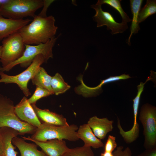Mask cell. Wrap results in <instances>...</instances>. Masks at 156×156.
Wrapping results in <instances>:
<instances>
[{"label": "cell", "mask_w": 156, "mask_h": 156, "mask_svg": "<svg viewBox=\"0 0 156 156\" xmlns=\"http://www.w3.org/2000/svg\"><path fill=\"white\" fill-rule=\"evenodd\" d=\"M47 8L43 6L40 13L35 15L30 23L18 31L25 44L45 43L55 37L57 27L55 25L54 17L52 15L47 16Z\"/></svg>", "instance_id": "obj_1"}, {"label": "cell", "mask_w": 156, "mask_h": 156, "mask_svg": "<svg viewBox=\"0 0 156 156\" xmlns=\"http://www.w3.org/2000/svg\"><path fill=\"white\" fill-rule=\"evenodd\" d=\"M14 107L12 101L0 94V128H11L20 135L33 134L36 128L21 120L15 112Z\"/></svg>", "instance_id": "obj_2"}, {"label": "cell", "mask_w": 156, "mask_h": 156, "mask_svg": "<svg viewBox=\"0 0 156 156\" xmlns=\"http://www.w3.org/2000/svg\"><path fill=\"white\" fill-rule=\"evenodd\" d=\"M44 0H6L0 7V14L8 18L20 20L30 16L34 18L35 13L43 6Z\"/></svg>", "instance_id": "obj_3"}, {"label": "cell", "mask_w": 156, "mask_h": 156, "mask_svg": "<svg viewBox=\"0 0 156 156\" xmlns=\"http://www.w3.org/2000/svg\"><path fill=\"white\" fill-rule=\"evenodd\" d=\"M78 128L75 124L58 126L42 123L30 137L34 140L40 142L54 139H65L75 142L79 139L77 135Z\"/></svg>", "instance_id": "obj_4"}, {"label": "cell", "mask_w": 156, "mask_h": 156, "mask_svg": "<svg viewBox=\"0 0 156 156\" xmlns=\"http://www.w3.org/2000/svg\"><path fill=\"white\" fill-rule=\"evenodd\" d=\"M57 38L55 37L45 43L33 45L25 44V49L21 57L8 66L0 67V71H8L14 67L20 64L22 67H28L32 63L35 57L38 55L42 54L44 56L45 62L50 58L53 57L52 49Z\"/></svg>", "instance_id": "obj_5"}, {"label": "cell", "mask_w": 156, "mask_h": 156, "mask_svg": "<svg viewBox=\"0 0 156 156\" xmlns=\"http://www.w3.org/2000/svg\"><path fill=\"white\" fill-rule=\"evenodd\" d=\"M139 120L143 128V146L145 149L156 148V107L148 103L142 107Z\"/></svg>", "instance_id": "obj_6"}, {"label": "cell", "mask_w": 156, "mask_h": 156, "mask_svg": "<svg viewBox=\"0 0 156 156\" xmlns=\"http://www.w3.org/2000/svg\"><path fill=\"white\" fill-rule=\"evenodd\" d=\"M45 60L42 54L38 55L32 63L23 71L15 75H9L0 71V83L5 84L15 83L17 84L26 96L31 94L27 87L28 82L37 73L40 66Z\"/></svg>", "instance_id": "obj_7"}, {"label": "cell", "mask_w": 156, "mask_h": 156, "mask_svg": "<svg viewBox=\"0 0 156 156\" xmlns=\"http://www.w3.org/2000/svg\"><path fill=\"white\" fill-rule=\"evenodd\" d=\"M2 51L0 61L2 67L16 61L22 55L25 44L20 34L17 32L9 35L2 41Z\"/></svg>", "instance_id": "obj_8"}, {"label": "cell", "mask_w": 156, "mask_h": 156, "mask_svg": "<svg viewBox=\"0 0 156 156\" xmlns=\"http://www.w3.org/2000/svg\"><path fill=\"white\" fill-rule=\"evenodd\" d=\"M91 6L96 12L93 18L97 22V27L106 25L107 30H111V34L112 35L123 33L128 28L127 24L116 22L110 13L103 10L101 5L96 3Z\"/></svg>", "instance_id": "obj_9"}, {"label": "cell", "mask_w": 156, "mask_h": 156, "mask_svg": "<svg viewBox=\"0 0 156 156\" xmlns=\"http://www.w3.org/2000/svg\"><path fill=\"white\" fill-rule=\"evenodd\" d=\"M21 137L25 140H29L35 143L47 156H63L69 148L64 140L54 139L40 142L34 140L29 136Z\"/></svg>", "instance_id": "obj_10"}, {"label": "cell", "mask_w": 156, "mask_h": 156, "mask_svg": "<svg viewBox=\"0 0 156 156\" xmlns=\"http://www.w3.org/2000/svg\"><path fill=\"white\" fill-rule=\"evenodd\" d=\"M15 112L21 120L37 128L42 123L38 118L28 99L24 96L14 107Z\"/></svg>", "instance_id": "obj_11"}, {"label": "cell", "mask_w": 156, "mask_h": 156, "mask_svg": "<svg viewBox=\"0 0 156 156\" xmlns=\"http://www.w3.org/2000/svg\"><path fill=\"white\" fill-rule=\"evenodd\" d=\"M114 121L107 118H100L96 116L90 117L87 124L95 136L99 139H104L107 134L112 131Z\"/></svg>", "instance_id": "obj_12"}, {"label": "cell", "mask_w": 156, "mask_h": 156, "mask_svg": "<svg viewBox=\"0 0 156 156\" xmlns=\"http://www.w3.org/2000/svg\"><path fill=\"white\" fill-rule=\"evenodd\" d=\"M32 21L29 18L20 20L8 18L0 14V42L11 34L18 32Z\"/></svg>", "instance_id": "obj_13"}, {"label": "cell", "mask_w": 156, "mask_h": 156, "mask_svg": "<svg viewBox=\"0 0 156 156\" xmlns=\"http://www.w3.org/2000/svg\"><path fill=\"white\" fill-rule=\"evenodd\" d=\"M31 105L38 118L39 120H41L43 123L58 126L69 125L66 119L62 115L48 109H40L37 107L36 104H31Z\"/></svg>", "instance_id": "obj_14"}, {"label": "cell", "mask_w": 156, "mask_h": 156, "mask_svg": "<svg viewBox=\"0 0 156 156\" xmlns=\"http://www.w3.org/2000/svg\"><path fill=\"white\" fill-rule=\"evenodd\" d=\"M77 135L78 138L83 142L85 146L94 148L104 147L103 143L95 136L87 124L81 125L78 127Z\"/></svg>", "instance_id": "obj_15"}, {"label": "cell", "mask_w": 156, "mask_h": 156, "mask_svg": "<svg viewBox=\"0 0 156 156\" xmlns=\"http://www.w3.org/2000/svg\"><path fill=\"white\" fill-rule=\"evenodd\" d=\"M19 134L16 130L10 128H0V135L3 146L4 156H17V152L12 142V139Z\"/></svg>", "instance_id": "obj_16"}, {"label": "cell", "mask_w": 156, "mask_h": 156, "mask_svg": "<svg viewBox=\"0 0 156 156\" xmlns=\"http://www.w3.org/2000/svg\"><path fill=\"white\" fill-rule=\"evenodd\" d=\"M12 142L19 150L21 156H47L42 151L38 149L36 144L27 142L22 138L15 137Z\"/></svg>", "instance_id": "obj_17"}, {"label": "cell", "mask_w": 156, "mask_h": 156, "mask_svg": "<svg viewBox=\"0 0 156 156\" xmlns=\"http://www.w3.org/2000/svg\"><path fill=\"white\" fill-rule=\"evenodd\" d=\"M143 1V0H130L131 11L133 15L131 19V24L130 27V34L127 43L129 45H131L130 40L133 34L137 33L140 28L138 23V14L141 7Z\"/></svg>", "instance_id": "obj_18"}, {"label": "cell", "mask_w": 156, "mask_h": 156, "mask_svg": "<svg viewBox=\"0 0 156 156\" xmlns=\"http://www.w3.org/2000/svg\"><path fill=\"white\" fill-rule=\"evenodd\" d=\"M51 78L44 68L40 67L31 80L33 85L44 88L53 93L51 86Z\"/></svg>", "instance_id": "obj_19"}, {"label": "cell", "mask_w": 156, "mask_h": 156, "mask_svg": "<svg viewBox=\"0 0 156 156\" xmlns=\"http://www.w3.org/2000/svg\"><path fill=\"white\" fill-rule=\"evenodd\" d=\"M51 88L54 94L56 95L63 94L70 88L64 80L62 76L57 73L52 77L51 81Z\"/></svg>", "instance_id": "obj_20"}, {"label": "cell", "mask_w": 156, "mask_h": 156, "mask_svg": "<svg viewBox=\"0 0 156 156\" xmlns=\"http://www.w3.org/2000/svg\"><path fill=\"white\" fill-rule=\"evenodd\" d=\"M156 13V1L147 0L146 4L140 9L138 14V23L144 21L148 17Z\"/></svg>", "instance_id": "obj_21"}, {"label": "cell", "mask_w": 156, "mask_h": 156, "mask_svg": "<svg viewBox=\"0 0 156 156\" xmlns=\"http://www.w3.org/2000/svg\"><path fill=\"white\" fill-rule=\"evenodd\" d=\"M121 0H99L96 3L102 5L104 4H107L116 10L120 14L122 18V23L127 24L131 21L127 14L124 11L122 7Z\"/></svg>", "instance_id": "obj_22"}, {"label": "cell", "mask_w": 156, "mask_h": 156, "mask_svg": "<svg viewBox=\"0 0 156 156\" xmlns=\"http://www.w3.org/2000/svg\"><path fill=\"white\" fill-rule=\"evenodd\" d=\"M63 156H95L90 147L83 146L73 148H69Z\"/></svg>", "instance_id": "obj_23"}, {"label": "cell", "mask_w": 156, "mask_h": 156, "mask_svg": "<svg viewBox=\"0 0 156 156\" xmlns=\"http://www.w3.org/2000/svg\"><path fill=\"white\" fill-rule=\"evenodd\" d=\"M53 94L49 90L39 86H36L35 90L32 95L28 99L29 103L31 105L36 104L37 101L40 99Z\"/></svg>", "instance_id": "obj_24"}, {"label": "cell", "mask_w": 156, "mask_h": 156, "mask_svg": "<svg viewBox=\"0 0 156 156\" xmlns=\"http://www.w3.org/2000/svg\"><path fill=\"white\" fill-rule=\"evenodd\" d=\"M117 146L116 137L113 135H109L104 145V151L113 153V151L116 148Z\"/></svg>", "instance_id": "obj_25"}, {"label": "cell", "mask_w": 156, "mask_h": 156, "mask_svg": "<svg viewBox=\"0 0 156 156\" xmlns=\"http://www.w3.org/2000/svg\"><path fill=\"white\" fill-rule=\"evenodd\" d=\"M124 147L120 146L117 147L113 152V156H132V152L129 147H127L123 150Z\"/></svg>", "instance_id": "obj_26"}, {"label": "cell", "mask_w": 156, "mask_h": 156, "mask_svg": "<svg viewBox=\"0 0 156 156\" xmlns=\"http://www.w3.org/2000/svg\"><path fill=\"white\" fill-rule=\"evenodd\" d=\"M131 77H130L128 75L123 74L119 76L110 77L107 79L102 80V81L104 84L120 79H127Z\"/></svg>", "instance_id": "obj_27"}, {"label": "cell", "mask_w": 156, "mask_h": 156, "mask_svg": "<svg viewBox=\"0 0 156 156\" xmlns=\"http://www.w3.org/2000/svg\"><path fill=\"white\" fill-rule=\"evenodd\" d=\"M137 156H156V148L145 149Z\"/></svg>", "instance_id": "obj_28"}, {"label": "cell", "mask_w": 156, "mask_h": 156, "mask_svg": "<svg viewBox=\"0 0 156 156\" xmlns=\"http://www.w3.org/2000/svg\"><path fill=\"white\" fill-rule=\"evenodd\" d=\"M0 156H4L3 146L0 135Z\"/></svg>", "instance_id": "obj_29"}, {"label": "cell", "mask_w": 156, "mask_h": 156, "mask_svg": "<svg viewBox=\"0 0 156 156\" xmlns=\"http://www.w3.org/2000/svg\"><path fill=\"white\" fill-rule=\"evenodd\" d=\"M113 153L107 152L104 151L101 153L100 156H113Z\"/></svg>", "instance_id": "obj_30"}, {"label": "cell", "mask_w": 156, "mask_h": 156, "mask_svg": "<svg viewBox=\"0 0 156 156\" xmlns=\"http://www.w3.org/2000/svg\"><path fill=\"white\" fill-rule=\"evenodd\" d=\"M2 51V46H0V58H1Z\"/></svg>", "instance_id": "obj_31"}, {"label": "cell", "mask_w": 156, "mask_h": 156, "mask_svg": "<svg viewBox=\"0 0 156 156\" xmlns=\"http://www.w3.org/2000/svg\"><path fill=\"white\" fill-rule=\"evenodd\" d=\"M6 0H0V7L1 5L6 1Z\"/></svg>", "instance_id": "obj_32"}]
</instances>
